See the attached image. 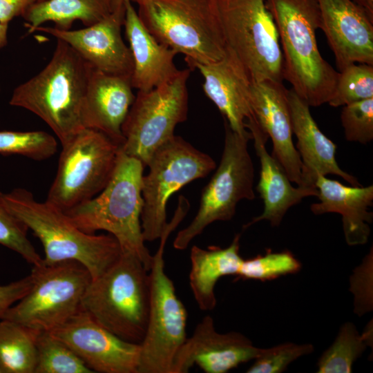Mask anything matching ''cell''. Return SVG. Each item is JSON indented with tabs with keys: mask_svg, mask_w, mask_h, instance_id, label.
<instances>
[{
	"mask_svg": "<svg viewBox=\"0 0 373 373\" xmlns=\"http://www.w3.org/2000/svg\"><path fill=\"white\" fill-rule=\"evenodd\" d=\"M341 121L347 141L370 142L373 140V97L343 106Z\"/></svg>",
	"mask_w": 373,
	"mask_h": 373,
	"instance_id": "35",
	"label": "cell"
},
{
	"mask_svg": "<svg viewBox=\"0 0 373 373\" xmlns=\"http://www.w3.org/2000/svg\"><path fill=\"white\" fill-rule=\"evenodd\" d=\"M49 332L66 343L93 372L137 373L140 344L119 338L82 309Z\"/></svg>",
	"mask_w": 373,
	"mask_h": 373,
	"instance_id": "14",
	"label": "cell"
},
{
	"mask_svg": "<svg viewBox=\"0 0 373 373\" xmlns=\"http://www.w3.org/2000/svg\"><path fill=\"white\" fill-rule=\"evenodd\" d=\"M137 15L160 43L195 64L221 60L227 47L216 0H144Z\"/></svg>",
	"mask_w": 373,
	"mask_h": 373,
	"instance_id": "6",
	"label": "cell"
},
{
	"mask_svg": "<svg viewBox=\"0 0 373 373\" xmlns=\"http://www.w3.org/2000/svg\"><path fill=\"white\" fill-rule=\"evenodd\" d=\"M34 373H93L63 341L49 332L37 339V363Z\"/></svg>",
	"mask_w": 373,
	"mask_h": 373,
	"instance_id": "29",
	"label": "cell"
},
{
	"mask_svg": "<svg viewBox=\"0 0 373 373\" xmlns=\"http://www.w3.org/2000/svg\"><path fill=\"white\" fill-rule=\"evenodd\" d=\"M240 238L237 234L225 248L212 246L202 249L193 246L190 252L189 285L198 307L211 311L217 304L215 287L223 276H236L242 261L240 256Z\"/></svg>",
	"mask_w": 373,
	"mask_h": 373,
	"instance_id": "25",
	"label": "cell"
},
{
	"mask_svg": "<svg viewBox=\"0 0 373 373\" xmlns=\"http://www.w3.org/2000/svg\"><path fill=\"white\" fill-rule=\"evenodd\" d=\"M370 345H372V321L362 334H359L353 323H345L333 343L319 358L316 372H352L354 362Z\"/></svg>",
	"mask_w": 373,
	"mask_h": 373,
	"instance_id": "28",
	"label": "cell"
},
{
	"mask_svg": "<svg viewBox=\"0 0 373 373\" xmlns=\"http://www.w3.org/2000/svg\"><path fill=\"white\" fill-rule=\"evenodd\" d=\"M115 7V0H43L22 17L30 33L48 21L57 28L69 30L77 20L85 26L93 25L111 15Z\"/></svg>",
	"mask_w": 373,
	"mask_h": 373,
	"instance_id": "26",
	"label": "cell"
},
{
	"mask_svg": "<svg viewBox=\"0 0 373 373\" xmlns=\"http://www.w3.org/2000/svg\"><path fill=\"white\" fill-rule=\"evenodd\" d=\"M315 186L319 202L310 206L312 213H339L347 244H365L373 218V213L368 211L373 204V186H345L321 175L317 177Z\"/></svg>",
	"mask_w": 373,
	"mask_h": 373,
	"instance_id": "24",
	"label": "cell"
},
{
	"mask_svg": "<svg viewBox=\"0 0 373 373\" xmlns=\"http://www.w3.org/2000/svg\"><path fill=\"white\" fill-rule=\"evenodd\" d=\"M131 2H135L137 4L144 0H130Z\"/></svg>",
	"mask_w": 373,
	"mask_h": 373,
	"instance_id": "41",
	"label": "cell"
},
{
	"mask_svg": "<svg viewBox=\"0 0 373 373\" xmlns=\"http://www.w3.org/2000/svg\"><path fill=\"white\" fill-rule=\"evenodd\" d=\"M43 0H0V21L6 24L15 17H23L35 3Z\"/></svg>",
	"mask_w": 373,
	"mask_h": 373,
	"instance_id": "37",
	"label": "cell"
},
{
	"mask_svg": "<svg viewBox=\"0 0 373 373\" xmlns=\"http://www.w3.org/2000/svg\"><path fill=\"white\" fill-rule=\"evenodd\" d=\"M133 88L131 76L93 68L82 108L84 128L100 131L122 146V126L135 97Z\"/></svg>",
	"mask_w": 373,
	"mask_h": 373,
	"instance_id": "21",
	"label": "cell"
},
{
	"mask_svg": "<svg viewBox=\"0 0 373 373\" xmlns=\"http://www.w3.org/2000/svg\"><path fill=\"white\" fill-rule=\"evenodd\" d=\"M0 191V245L15 251L32 266L44 262L43 258L28 238L27 227L8 208Z\"/></svg>",
	"mask_w": 373,
	"mask_h": 373,
	"instance_id": "33",
	"label": "cell"
},
{
	"mask_svg": "<svg viewBox=\"0 0 373 373\" xmlns=\"http://www.w3.org/2000/svg\"><path fill=\"white\" fill-rule=\"evenodd\" d=\"M301 267V262L290 251L272 252L269 249L263 255L243 259L236 276L238 279H254L265 282L296 274Z\"/></svg>",
	"mask_w": 373,
	"mask_h": 373,
	"instance_id": "30",
	"label": "cell"
},
{
	"mask_svg": "<svg viewBox=\"0 0 373 373\" xmlns=\"http://www.w3.org/2000/svg\"><path fill=\"white\" fill-rule=\"evenodd\" d=\"M4 198L10 211L41 241L46 265L75 260L84 265L94 279L122 254L113 236L82 231L64 211L46 200L38 202L25 189H15L5 193Z\"/></svg>",
	"mask_w": 373,
	"mask_h": 373,
	"instance_id": "3",
	"label": "cell"
},
{
	"mask_svg": "<svg viewBox=\"0 0 373 373\" xmlns=\"http://www.w3.org/2000/svg\"><path fill=\"white\" fill-rule=\"evenodd\" d=\"M32 285L31 275L17 281L0 285V320L6 311L23 298Z\"/></svg>",
	"mask_w": 373,
	"mask_h": 373,
	"instance_id": "36",
	"label": "cell"
},
{
	"mask_svg": "<svg viewBox=\"0 0 373 373\" xmlns=\"http://www.w3.org/2000/svg\"><path fill=\"white\" fill-rule=\"evenodd\" d=\"M363 8L371 19H373V0H353Z\"/></svg>",
	"mask_w": 373,
	"mask_h": 373,
	"instance_id": "38",
	"label": "cell"
},
{
	"mask_svg": "<svg viewBox=\"0 0 373 373\" xmlns=\"http://www.w3.org/2000/svg\"><path fill=\"white\" fill-rule=\"evenodd\" d=\"M275 22L283 56V78L309 106L327 103L338 78L318 50L321 29L316 0H265Z\"/></svg>",
	"mask_w": 373,
	"mask_h": 373,
	"instance_id": "2",
	"label": "cell"
},
{
	"mask_svg": "<svg viewBox=\"0 0 373 373\" xmlns=\"http://www.w3.org/2000/svg\"><path fill=\"white\" fill-rule=\"evenodd\" d=\"M92 69L71 46L57 39L49 62L14 89L9 104L41 118L63 145L86 128L82 108Z\"/></svg>",
	"mask_w": 373,
	"mask_h": 373,
	"instance_id": "1",
	"label": "cell"
},
{
	"mask_svg": "<svg viewBox=\"0 0 373 373\" xmlns=\"http://www.w3.org/2000/svg\"><path fill=\"white\" fill-rule=\"evenodd\" d=\"M224 143L220 164L203 189L198 212L190 224L180 231L174 241L175 249H185L191 240L216 221L233 218L242 200L255 199L254 166L248 151L250 131L239 134L224 120Z\"/></svg>",
	"mask_w": 373,
	"mask_h": 373,
	"instance_id": "9",
	"label": "cell"
},
{
	"mask_svg": "<svg viewBox=\"0 0 373 373\" xmlns=\"http://www.w3.org/2000/svg\"><path fill=\"white\" fill-rule=\"evenodd\" d=\"M61 146L46 201L65 211L93 198L106 186L121 146L91 128L82 129Z\"/></svg>",
	"mask_w": 373,
	"mask_h": 373,
	"instance_id": "11",
	"label": "cell"
},
{
	"mask_svg": "<svg viewBox=\"0 0 373 373\" xmlns=\"http://www.w3.org/2000/svg\"><path fill=\"white\" fill-rule=\"evenodd\" d=\"M190 68L200 71L204 78V93L230 128L239 134L247 133L246 122L254 116L250 102L251 80L235 55L227 49L221 60L195 64Z\"/></svg>",
	"mask_w": 373,
	"mask_h": 373,
	"instance_id": "19",
	"label": "cell"
},
{
	"mask_svg": "<svg viewBox=\"0 0 373 373\" xmlns=\"http://www.w3.org/2000/svg\"><path fill=\"white\" fill-rule=\"evenodd\" d=\"M8 24L0 21V49L5 47L8 44Z\"/></svg>",
	"mask_w": 373,
	"mask_h": 373,
	"instance_id": "39",
	"label": "cell"
},
{
	"mask_svg": "<svg viewBox=\"0 0 373 373\" xmlns=\"http://www.w3.org/2000/svg\"><path fill=\"white\" fill-rule=\"evenodd\" d=\"M287 90L283 83L251 81L250 102L260 126L272 141V155L291 182L302 186V162L293 144Z\"/></svg>",
	"mask_w": 373,
	"mask_h": 373,
	"instance_id": "18",
	"label": "cell"
},
{
	"mask_svg": "<svg viewBox=\"0 0 373 373\" xmlns=\"http://www.w3.org/2000/svg\"><path fill=\"white\" fill-rule=\"evenodd\" d=\"M168 222L153 256L149 271L150 303L148 323L140 343L137 373H172L175 356L186 338L187 312L177 296L174 284L164 270V252L167 238L178 227Z\"/></svg>",
	"mask_w": 373,
	"mask_h": 373,
	"instance_id": "8",
	"label": "cell"
},
{
	"mask_svg": "<svg viewBox=\"0 0 373 373\" xmlns=\"http://www.w3.org/2000/svg\"><path fill=\"white\" fill-rule=\"evenodd\" d=\"M246 128L254 140V148L260 163V179L256 186L264 204L263 212L244 225L247 229L262 220H267L272 227H278L289 209L303 198L318 195L316 187L293 186L280 162L266 149L268 135L260 126L255 116L246 122Z\"/></svg>",
	"mask_w": 373,
	"mask_h": 373,
	"instance_id": "20",
	"label": "cell"
},
{
	"mask_svg": "<svg viewBox=\"0 0 373 373\" xmlns=\"http://www.w3.org/2000/svg\"><path fill=\"white\" fill-rule=\"evenodd\" d=\"M144 166L122 149L106 186L93 198L65 213L82 231H108L118 242L122 252L139 257L149 270L153 256L144 245L141 227Z\"/></svg>",
	"mask_w": 373,
	"mask_h": 373,
	"instance_id": "4",
	"label": "cell"
},
{
	"mask_svg": "<svg viewBox=\"0 0 373 373\" xmlns=\"http://www.w3.org/2000/svg\"><path fill=\"white\" fill-rule=\"evenodd\" d=\"M292 131L302 162L303 185L316 187L318 175H338L352 186H361L353 175L342 170L335 157L336 144L325 135L312 117L309 106L292 90H287Z\"/></svg>",
	"mask_w": 373,
	"mask_h": 373,
	"instance_id": "22",
	"label": "cell"
},
{
	"mask_svg": "<svg viewBox=\"0 0 373 373\" xmlns=\"http://www.w3.org/2000/svg\"><path fill=\"white\" fill-rule=\"evenodd\" d=\"M373 97V65L352 64L339 72L327 104L338 107Z\"/></svg>",
	"mask_w": 373,
	"mask_h": 373,
	"instance_id": "32",
	"label": "cell"
},
{
	"mask_svg": "<svg viewBox=\"0 0 373 373\" xmlns=\"http://www.w3.org/2000/svg\"><path fill=\"white\" fill-rule=\"evenodd\" d=\"M321 29L338 72L352 64L373 65V19L353 0H316Z\"/></svg>",
	"mask_w": 373,
	"mask_h": 373,
	"instance_id": "17",
	"label": "cell"
},
{
	"mask_svg": "<svg viewBox=\"0 0 373 373\" xmlns=\"http://www.w3.org/2000/svg\"><path fill=\"white\" fill-rule=\"evenodd\" d=\"M41 332L7 319L0 320L1 373H34L37 339Z\"/></svg>",
	"mask_w": 373,
	"mask_h": 373,
	"instance_id": "27",
	"label": "cell"
},
{
	"mask_svg": "<svg viewBox=\"0 0 373 373\" xmlns=\"http://www.w3.org/2000/svg\"><path fill=\"white\" fill-rule=\"evenodd\" d=\"M126 0H115V5L124 4Z\"/></svg>",
	"mask_w": 373,
	"mask_h": 373,
	"instance_id": "40",
	"label": "cell"
},
{
	"mask_svg": "<svg viewBox=\"0 0 373 373\" xmlns=\"http://www.w3.org/2000/svg\"><path fill=\"white\" fill-rule=\"evenodd\" d=\"M149 271L139 257L122 252L115 262L91 280L81 309L119 338L140 344L149 318Z\"/></svg>",
	"mask_w": 373,
	"mask_h": 373,
	"instance_id": "5",
	"label": "cell"
},
{
	"mask_svg": "<svg viewBox=\"0 0 373 373\" xmlns=\"http://www.w3.org/2000/svg\"><path fill=\"white\" fill-rule=\"evenodd\" d=\"M188 68L150 90H137L122 126V151L144 168L154 152L172 138L175 126L187 119Z\"/></svg>",
	"mask_w": 373,
	"mask_h": 373,
	"instance_id": "13",
	"label": "cell"
},
{
	"mask_svg": "<svg viewBox=\"0 0 373 373\" xmlns=\"http://www.w3.org/2000/svg\"><path fill=\"white\" fill-rule=\"evenodd\" d=\"M314 350L310 343L296 344L285 343L278 345L261 348L260 354L247 370V373H281L298 358L309 355Z\"/></svg>",
	"mask_w": 373,
	"mask_h": 373,
	"instance_id": "34",
	"label": "cell"
},
{
	"mask_svg": "<svg viewBox=\"0 0 373 373\" xmlns=\"http://www.w3.org/2000/svg\"><path fill=\"white\" fill-rule=\"evenodd\" d=\"M0 373H1V370H0Z\"/></svg>",
	"mask_w": 373,
	"mask_h": 373,
	"instance_id": "42",
	"label": "cell"
},
{
	"mask_svg": "<svg viewBox=\"0 0 373 373\" xmlns=\"http://www.w3.org/2000/svg\"><path fill=\"white\" fill-rule=\"evenodd\" d=\"M57 142L43 131H0V154L20 155L35 160L50 158L57 151Z\"/></svg>",
	"mask_w": 373,
	"mask_h": 373,
	"instance_id": "31",
	"label": "cell"
},
{
	"mask_svg": "<svg viewBox=\"0 0 373 373\" xmlns=\"http://www.w3.org/2000/svg\"><path fill=\"white\" fill-rule=\"evenodd\" d=\"M124 27L131 52L133 88L147 91L174 78L180 70L174 57L177 53L157 41L146 28L130 0H126Z\"/></svg>",
	"mask_w": 373,
	"mask_h": 373,
	"instance_id": "23",
	"label": "cell"
},
{
	"mask_svg": "<svg viewBox=\"0 0 373 373\" xmlns=\"http://www.w3.org/2000/svg\"><path fill=\"white\" fill-rule=\"evenodd\" d=\"M32 285L11 306L2 319L15 321L39 332H52L81 309L83 295L92 278L75 260L32 266Z\"/></svg>",
	"mask_w": 373,
	"mask_h": 373,
	"instance_id": "10",
	"label": "cell"
},
{
	"mask_svg": "<svg viewBox=\"0 0 373 373\" xmlns=\"http://www.w3.org/2000/svg\"><path fill=\"white\" fill-rule=\"evenodd\" d=\"M142 177L141 227L144 241L160 238L168 222L166 204L171 196L188 183L206 177L216 167L213 159L174 135L161 145Z\"/></svg>",
	"mask_w": 373,
	"mask_h": 373,
	"instance_id": "12",
	"label": "cell"
},
{
	"mask_svg": "<svg viewBox=\"0 0 373 373\" xmlns=\"http://www.w3.org/2000/svg\"><path fill=\"white\" fill-rule=\"evenodd\" d=\"M125 5H117L113 12L96 23L77 30H62L40 26V31L63 40L91 66L113 75L131 76L133 62L131 50L122 35Z\"/></svg>",
	"mask_w": 373,
	"mask_h": 373,
	"instance_id": "15",
	"label": "cell"
},
{
	"mask_svg": "<svg viewBox=\"0 0 373 373\" xmlns=\"http://www.w3.org/2000/svg\"><path fill=\"white\" fill-rule=\"evenodd\" d=\"M216 3L227 49L250 80L283 83V56L265 0H216Z\"/></svg>",
	"mask_w": 373,
	"mask_h": 373,
	"instance_id": "7",
	"label": "cell"
},
{
	"mask_svg": "<svg viewBox=\"0 0 373 373\" xmlns=\"http://www.w3.org/2000/svg\"><path fill=\"white\" fill-rule=\"evenodd\" d=\"M260 351L240 332H218L213 318L205 316L177 352L172 373H187L195 365L206 373H227L254 360Z\"/></svg>",
	"mask_w": 373,
	"mask_h": 373,
	"instance_id": "16",
	"label": "cell"
}]
</instances>
